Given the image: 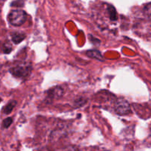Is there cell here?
<instances>
[{"mask_svg":"<svg viewBox=\"0 0 151 151\" xmlns=\"http://www.w3.org/2000/svg\"><path fill=\"white\" fill-rule=\"evenodd\" d=\"M27 13L23 10L16 9L13 10L9 13L7 16V20L13 26L19 27L23 24L27 20Z\"/></svg>","mask_w":151,"mask_h":151,"instance_id":"1","label":"cell"},{"mask_svg":"<svg viewBox=\"0 0 151 151\" xmlns=\"http://www.w3.org/2000/svg\"><path fill=\"white\" fill-rule=\"evenodd\" d=\"M32 71L30 65H19L10 68L9 72L13 77L17 78H23L28 76Z\"/></svg>","mask_w":151,"mask_h":151,"instance_id":"2","label":"cell"},{"mask_svg":"<svg viewBox=\"0 0 151 151\" xmlns=\"http://www.w3.org/2000/svg\"><path fill=\"white\" fill-rule=\"evenodd\" d=\"M114 110L116 114L120 116H126L131 114V106L125 100H119L115 105Z\"/></svg>","mask_w":151,"mask_h":151,"instance_id":"3","label":"cell"},{"mask_svg":"<svg viewBox=\"0 0 151 151\" xmlns=\"http://www.w3.org/2000/svg\"><path fill=\"white\" fill-rule=\"evenodd\" d=\"M63 92L64 91H63V88H61L60 86H55L53 88H51L47 91V100L52 101V100L60 98V97L63 96Z\"/></svg>","mask_w":151,"mask_h":151,"instance_id":"4","label":"cell"},{"mask_svg":"<svg viewBox=\"0 0 151 151\" xmlns=\"http://www.w3.org/2000/svg\"><path fill=\"white\" fill-rule=\"evenodd\" d=\"M25 38H26V35L24 33H23V32H15L11 34L12 41L15 44H20L22 41H23L25 39Z\"/></svg>","mask_w":151,"mask_h":151,"instance_id":"5","label":"cell"},{"mask_svg":"<svg viewBox=\"0 0 151 151\" xmlns=\"http://www.w3.org/2000/svg\"><path fill=\"white\" fill-rule=\"evenodd\" d=\"M86 55L91 58H94L98 60H103V55L101 54L99 50H89L86 51Z\"/></svg>","mask_w":151,"mask_h":151,"instance_id":"6","label":"cell"},{"mask_svg":"<svg viewBox=\"0 0 151 151\" xmlns=\"http://www.w3.org/2000/svg\"><path fill=\"white\" fill-rule=\"evenodd\" d=\"M16 104H17V102L16 100H11L3 108L2 112L4 114H10L12 112V111L13 110V109L16 107Z\"/></svg>","mask_w":151,"mask_h":151,"instance_id":"7","label":"cell"},{"mask_svg":"<svg viewBox=\"0 0 151 151\" xmlns=\"http://www.w3.org/2000/svg\"><path fill=\"white\" fill-rule=\"evenodd\" d=\"M107 10L108 13L109 14V18L111 21H116L117 20V13H116V10L115 9V7H114L111 4H109L107 7Z\"/></svg>","mask_w":151,"mask_h":151,"instance_id":"8","label":"cell"},{"mask_svg":"<svg viewBox=\"0 0 151 151\" xmlns=\"http://www.w3.org/2000/svg\"><path fill=\"white\" fill-rule=\"evenodd\" d=\"M87 100L83 97H77V98L75 99L74 100V103H73V106L74 108H81L86 103Z\"/></svg>","mask_w":151,"mask_h":151,"instance_id":"9","label":"cell"},{"mask_svg":"<svg viewBox=\"0 0 151 151\" xmlns=\"http://www.w3.org/2000/svg\"><path fill=\"white\" fill-rule=\"evenodd\" d=\"M12 123H13V118L7 117L3 120L2 127L4 128H8Z\"/></svg>","mask_w":151,"mask_h":151,"instance_id":"10","label":"cell"},{"mask_svg":"<svg viewBox=\"0 0 151 151\" xmlns=\"http://www.w3.org/2000/svg\"><path fill=\"white\" fill-rule=\"evenodd\" d=\"M24 4V0H14L13 1H12L10 6L11 7H23Z\"/></svg>","mask_w":151,"mask_h":151,"instance_id":"11","label":"cell"},{"mask_svg":"<svg viewBox=\"0 0 151 151\" xmlns=\"http://www.w3.org/2000/svg\"><path fill=\"white\" fill-rule=\"evenodd\" d=\"M144 12L147 16H151V3H150V4H147V5L145 7Z\"/></svg>","mask_w":151,"mask_h":151,"instance_id":"12","label":"cell"},{"mask_svg":"<svg viewBox=\"0 0 151 151\" xmlns=\"http://www.w3.org/2000/svg\"><path fill=\"white\" fill-rule=\"evenodd\" d=\"M88 38H89V40L91 41V43H93L94 44H100V41L97 38H94V36H92L91 35H88Z\"/></svg>","mask_w":151,"mask_h":151,"instance_id":"13","label":"cell"},{"mask_svg":"<svg viewBox=\"0 0 151 151\" xmlns=\"http://www.w3.org/2000/svg\"><path fill=\"white\" fill-rule=\"evenodd\" d=\"M2 50L4 53H5V54H8V53H10V52H11L12 48L9 45L8 46L6 45V46H4V48H3Z\"/></svg>","mask_w":151,"mask_h":151,"instance_id":"14","label":"cell"},{"mask_svg":"<svg viewBox=\"0 0 151 151\" xmlns=\"http://www.w3.org/2000/svg\"><path fill=\"white\" fill-rule=\"evenodd\" d=\"M65 151H78V149H77V147H69V148L66 149Z\"/></svg>","mask_w":151,"mask_h":151,"instance_id":"15","label":"cell"},{"mask_svg":"<svg viewBox=\"0 0 151 151\" xmlns=\"http://www.w3.org/2000/svg\"><path fill=\"white\" fill-rule=\"evenodd\" d=\"M1 97H0V103H1Z\"/></svg>","mask_w":151,"mask_h":151,"instance_id":"16","label":"cell"},{"mask_svg":"<svg viewBox=\"0 0 151 151\" xmlns=\"http://www.w3.org/2000/svg\"><path fill=\"white\" fill-rule=\"evenodd\" d=\"M103 151H109V150H103Z\"/></svg>","mask_w":151,"mask_h":151,"instance_id":"17","label":"cell"}]
</instances>
